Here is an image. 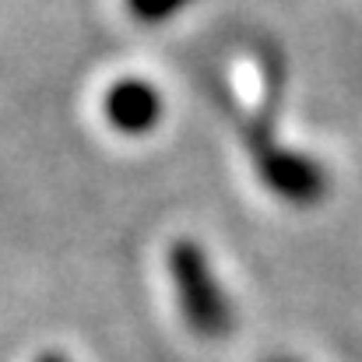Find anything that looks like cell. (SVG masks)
Masks as SVG:
<instances>
[{"label": "cell", "instance_id": "cell-1", "mask_svg": "<svg viewBox=\"0 0 362 362\" xmlns=\"http://www.w3.org/2000/svg\"><path fill=\"white\" fill-rule=\"evenodd\" d=\"M169 274L176 285V299L183 320L201 338H222L233 327V303L222 281L211 271L204 246L194 240H176L169 246Z\"/></svg>", "mask_w": 362, "mask_h": 362}, {"label": "cell", "instance_id": "cell-2", "mask_svg": "<svg viewBox=\"0 0 362 362\" xmlns=\"http://www.w3.org/2000/svg\"><path fill=\"white\" fill-rule=\"evenodd\" d=\"M257 169H260V180L267 183V190L278 194L285 204L306 208L327 194V173L310 155L267 144L257 151Z\"/></svg>", "mask_w": 362, "mask_h": 362}, {"label": "cell", "instance_id": "cell-3", "mask_svg": "<svg viewBox=\"0 0 362 362\" xmlns=\"http://www.w3.org/2000/svg\"><path fill=\"white\" fill-rule=\"evenodd\" d=\"M103 117L120 134H148L162 123V95L144 78H117L103 95Z\"/></svg>", "mask_w": 362, "mask_h": 362}, {"label": "cell", "instance_id": "cell-4", "mask_svg": "<svg viewBox=\"0 0 362 362\" xmlns=\"http://www.w3.org/2000/svg\"><path fill=\"white\" fill-rule=\"evenodd\" d=\"M180 7H187V0H127V11L144 21V25H155V21H165L173 18Z\"/></svg>", "mask_w": 362, "mask_h": 362}, {"label": "cell", "instance_id": "cell-5", "mask_svg": "<svg viewBox=\"0 0 362 362\" xmlns=\"http://www.w3.org/2000/svg\"><path fill=\"white\" fill-rule=\"evenodd\" d=\"M35 362H71V359H67L64 352H42V356H39Z\"/></svg>", "mask_w": 362, "mask_h": 362}, {"label": "cell", "instance_id": "cell-6", "mask_svg": "<svg viewBox=\"0 0 362 362\" xmlns=\"http://www.w3.org/2000/svg\"><path fill=\"white\" fill-rule=\"evenodd\" d=\"M278 362H288V359H278Z\"/></svg>", "mask_w": 362, "mask_h": 362}]
</instances>
